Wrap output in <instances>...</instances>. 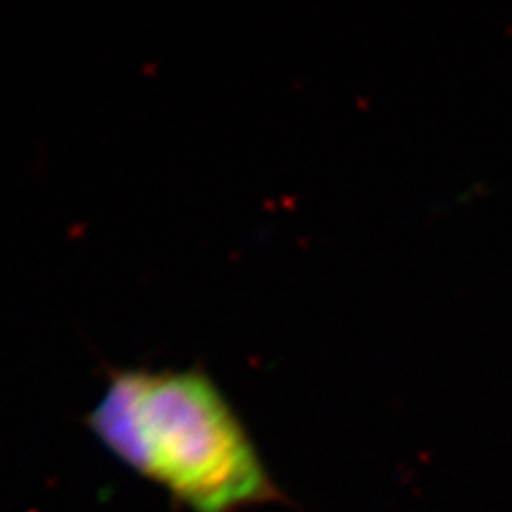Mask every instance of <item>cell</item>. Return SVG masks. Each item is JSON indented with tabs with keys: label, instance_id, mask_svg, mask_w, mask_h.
I'll list each match as a JSON object with an SVG mask.
<instances>
[{
	"label": "cell",
	"instance_id": "1",
	"mask_svg": "<svg viewBox=\"0 0 512 512\" xmlns=\"http://www.w3.org/2000/svg\"><path fill=\"white\" fill-rule=\"evenodd\" d=\"M86 423L114 458L192 512L281 499L236 412L200 368L114 370Z\"/></svg>",
	"mask_w": 512,
	"mask_h": 512
}]
</instances>
